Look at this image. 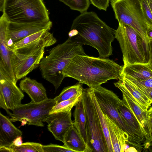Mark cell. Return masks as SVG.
<instances>
[{
    "mask_svg": "<svg viewBox=\"0 0 152 152\" xmlns=\"http://www.w3.org/2000/svg\"><path fill=\"white\" fill-rule=\"evenodd\" d=\"M115 31L96 13L86 12L81 13L73 20L68 35L78 43L96 49L99 57L106 58L112 55L111 43L115 39Z\"/></svg>",
    "mask_w": 152,
    "mask_h": 152,
    "instance_id": "6da1fadb",
    "label": "cell"
},
{
    "mask_svg": "<svg viewBox=\"0 0 152 152\" xmlns=\"http://www.w3.org/2000/svg\"><path fill=\"white\" fill-rule=\"evenodd\" d=\"M123 66L108 58L95 57L86 54L77 55L71 60L63 71L69 77L94 88L111 80H118Z\"/></svg>",
    "mask_w": 152,
    "mask_h": 152,
    "instance_id": "7a4b0ae2",
    "label": "cell"
},
{
    "mask_svg": "<svg viewBox=\"0 0 152 152\" xmlns=\"http://www.w3.org/2000/svg\"><path fill=\"white\" fill-rule=\"evenodd\" d=\"M43 57L39 65L42 77L54 86L56 91L64 78L63 71L72 58L77 55H85L83 45L70 38L51 49Z\"/></svg>",
    "mask_w": 152,
    "mask_h": 152,
    "instance_id": "3957f363",
    "label": "cell"
},
{
    "mask_svg": "<svg viewBox=\"0 0 152 152\" xmlns=\"http://www.w3.org/2000/svg\"><path fill=\"white\" fill-rule=\"evenodd\" d=\"M56 41V38L41 39L18 48L9 50L12 66L17 82L39 66L44 57L45 48L53 45Z\"/></svg>",
    "mask_w": 152,
    "mask_h": 152,
    "instance_id": "277c9868",
    "label": "cell"
},
{
    "mask_svg": "<svg viewBox=\"0 0 152 152\" xmlns=\"http://www.w3.org/2000/svg\"><path fill=\"white\" fill-rule=\"evenodd\" d=\"M122 53L124 66L149 62V48L138 33L132 27L119 23L115 32Z\"/></svg>",
    "mask_w": 152,
    "mask_h": 152,
    "instance_id": "5b68a950",
    "label": "cell"
},
{
    "mask_svg": "<svg viewBox=\"0 0 152 152\" xmlns=\"http://www.w3.org/2000/svg\"><path fill=\"white\" fill-rule=\"evenodd\" d=\"M3 14L9 22L25 23L50 20L42 0H5Z\"/></svg>",
    "mask_w": 152,
    "mask_h": 152,
    "instance_id": "8992f818",
    "label": "cell"
},
{
    "mask_svg": "<svg viewBox=\"0 0 152 152\" xmlns=\"http://www.w3.org/2000/svg\"><path fill=\"white\" fill-rule=\"evenodd\" d=\"M116 19L133 28L147 47L151 39L148 35L149 29L142 7L140 0H110Z\"/></svg>",
    "mask_w": 152,
    "mask_h": 152,
    "instance_id": "52a82bcc",
    "label": "cell"
},
{
    "mask_svg": "<svg viewBox=\"0 0 152 152\" xmlns=\"http://www.w3.org/2000/svg\"><path fill=\"white\" fill-rule=\"evenodd\" d=\"M96 101L103 113L113 121L129 136L128 144L138 151L142 148V140L127 125L119 114L118 105L120 99L112 91L101 86L92 88Z\"/></svg>",
    "mask_w": 152,
    "mask_h": 152,
    "instance_id": "ba28073f",
    "label": "cell"
},
{
    "mask_svg": "<svg viewBox=\"0 0 152 152\" xmlns=\"http://www.w3.org/2000/svg\"><path fill=\"white\" fill-rule=\"evenodd\" d=\"M82 99L86 118L87 152H108L105 137L91 98L90 87L83 89Z\"/></svg>",
    "mask_w": 152,
    "mask_h": 152,
    "instance_id": "9c48e42d",
    "label": "cell"
},
{
    "mask_svg": "<svg viewBox=\"0 0 152 152\" xmlns=\"http://www.w3.org/2000/svg\"><path fill=\"white\" fill-rule=\"evenodd\" d=\"M56 104L55 98H48L39 102L21 104L12 111V113L8 110L6 111L12 122L20 121L22 126L28 124L42 127L45 120Z\"/></svg>",
    "mask_w": 152,
    "mask_h": 152,
    "instance_id": "30bf717a",
    "label": "cell"
},
{
    "mask_svg": "<svg viewBox=\"0 0 152 152\" xmlns=\"http://www.w3.org/2000/svg\"><path fill=\"white\" fill-rule=\"evenodd\" d=\"M2 67H0V107L13 111L21 104L24 95Z\"/></svg>",
    "mask_w": 152,
    "mask_h": 152,
    "instance_id": "8fae6325",
    "label": "cell"
},
{
    "mask_svg": "<svg viewBox=\"0 0 152 152\" xmlns=\"http://www.w3.org/2000/svg\"><path fill=\"white\" fill-rule=\"evenodd\" d=\"M52 23L50 20L35 23H18L8 22L7 30L8 46L34 33L43 30L50 31Z\"/></svg>",
    "mask_w": 152,
    "mask_h": 152,
    "instance_id": "7c38bea8",
    "label": "cell"
},
{
    "mask_svg": "<svg viewBox=\"0 0 152 152\" xmlns=\"http://www.w3.org/2000/svg\"><path fill=\"white\" fill-rule=\"evenodd\" d=\"M114 84L121 91L122 100L138 120L143 129L145 140L150 137L151 133L148 110L142 108L126 88L118 81Z\"/></svg>",
    "mask_w": 152,
    "mask_h": 152,
    "instance_id": "4fadbf2b",
    "label": "cell"
},
{
    "mask_svg": "<svg viewBox=\"0 0 152 152\" xmlns=\"http://www.w3.org/2000/svg\"><path fill=\"white\" fill-rule=\"evenodd\" d=\"M71 110L49 114L44 122L48 124V130L55 139L64 142V135L68 130L73 125L71 119Z\"/></svg>",
    "mask_w": 152,
    "mask_h": 152,
    "instance_id": "5bb4252c",
    "label": "cell"
},
{
    "mask_svg": "<svg viewBox=\"0 0 152 152\" xmlns=\"http://www.w3.org/2000/svg\"><path fill=\"white\" fill-rule=\"evenodd\" d=\"M9 21L3 14L0 18V66L16 82L12 70L10 51L8 47L7 30Z\"/></svg>",
    "mask_w": 152,
    "mask_h": 152,
    "instance_id": "9a60e30c",
    "label": "cell"
},
{
    "mask_svg": "<svg viewBox=\"0 0 152 152\" xmlns=\"http://www.w3.org/2000/svg\"><path fill=\"white\" fill-rule=\"evenodd\" d=\"M104 114L107 121L113 152H126L129 147L128 135L113 121Z\"/></svg>",
    "mask_w": 152,
    "mask_h": 152,
    "instance_id": "2e32d148",
    "label": "cell"
},
{
    "mask_svg": "<svg viewBox=\"0 0 152 152\" xmlns=\"http://www.w3.org/2000/svg\"><path fill=\"white\" fill-rule=\"evenodd\" d=\"M19 86L21 90L30 97L31 102H39L48 98L42 84L35 80L25 77L20 80Z\"/></svg>",
    "mask_w": 152,
    "mask_h": 152,
    "instance_id": "e0dca14e",
    "label": "cell"
},
{
    "mask_svg": "<svg viewBox=\"0 0 152 152\" xmlns=\"http://www.w3.org/2000/svg\"><path fill=\"white\" fill-rule=\"evenodd\" d=\"M22 132L16 127L10 119L0 113V146L10 145Z\"/></svg>",
    "mask_w": 152,
    "mask_h": 152,
    "instance_id": "ac0fdd59",
    "label": "cell"
},
{
    "mask_svg": "<svg viewBox=\"0 0 152 152\" xmlns=\"http://www.w3.org/2000/svg\"><path fill=\"white\" fill-rule=\"evenodd\" d=\"M118 110L122 119L128 127L143 141L145 139L141 125L122 100L120 99L118 102Z\"/></svg>",
    "mask_w": 152,
    "mask_h": 152,
    "instance_id": "d6986e66",
    "label": "cell"
},
{
    "mask_svg": "<svg viewBox=\"0 0 152 152\" xmlns=\"http://www.w3.org/2000/svg\"><path fill=\"white\" fill-rule=\"evenodd\" d=\"M64 145L73 152H87V146L74 125L66 132Z\"/></svg>",
    "mask_w": 152,
    "mask_h": 152,
    "instance_id": "ffe728a7",
    "label": "cell"
},
{
    "mask_svg": "<svg viewBox=\"0 0 152 152\" xmlns=\"http://www.w3.org/2000/svg\"><path fill=\"white\" fill-rule=\"evenodd\" d=\"M122 74L138 80L152 79V65L149 62L129 64L123 66Z\"/></svg>",
    "mask_w": 152,
    "mask_h": 152,
    "instance_id": "44dd1931",
    "label": "cell"
},
{
    "mask_svg": "<svg viewBox=\"0 0 152 152\" xmlns=\"http://www.w3.org/2000/svg\"><path fill=\"white\" fill-rule=\"evenodd\" d=\"M73 115L74 118L73 125L87 146V136L86 118L82 98L75 106Z\"/></svg>",
    "mask_w": 152,
    "mask_h": 152,
    "instance_id": "7402d4cb",
    "label": "cell"
},
{
    "mask_svg": "<svg viewBox=\"0 0 152 152\" xmlns=\"http://www.w3.org/2000/svg\"><path fill=\"white\" fill-rule=\"evenodd\" d=\"M122 85L144 110H147L151 104L149 99L121 75L118 81Z\"/></svg>",
    "mask_w": 152,
    "mask_h": 152,
    "instance_id": "603a6c76",
    "label": "cell"
},
{
    "mask_svg": "<svg viewBox=\"0 0 152 152\" xmlns=\"http://www.w3.org/2000/svg\"><path fill=\"white\" fill-rule=\"evenodd\" d=\"M48 30H43L31 34L8 47L9 50L18 48L27 44L41 39H52L56 38Z\"/></svg>",
    "mask_w": 152,
    "mask_h": 152,
    "instance_id": "cb8c5ba5",
    "label": "cell"
},
{
    "mask_svg": "<svg viewBox=\"0 0 152 152\" xmlns=\"http://www.w3.org/2000/svg\"><path fill=\"white\" fill-rule=\"evenodd\" d=\"M90 88L91 98L98 115L105 137L108 152H113L106 120L104 114L96 101L93 88Z\"/></svg>",
    "mask_w": 152,
    "mask_h": 152,
    "instance_id": "d4e9b609",
    "label": "cell"
},
{
    "mask_svg": "<svg viewBox=\"0 0 152 152\" xmlns=\"http://www.w3.org/2000/svg\"><path fill=\"white\" fill-rule=\"evenodd\" d=\"M83 84L79 82L74 85L64 87L60 94L55 98L56 104L78 96L83 93Z\"/></svg>",
    "mask_w": 152,
    "mask_h": 152,
    "instance_id": "484cf974",
    "label": "cell"
},
{
    "mask_svg": "<svg viewBox=\"0 0 152 152\" xmlns=\"http://www.w3.org/2000/svg\"><path fill=\"white\" fill-rule=\"evenodd\" d=\"M83 93L78 96L70 99L56 104L49 113V114L53 113L71 110L82 98Z\"/></svg>",
    "mask_w": 152,
    "mask_h": 152,
    "instance_id": "4316f807",
    "label": "cell"
},
{
    "mask_svg": "<svg viewBox=\"0 0 152 152\" xmlns=\"http://www.w3.org/2000/svg\"><path fill=\"white\" fill-rule=\"evenodd\" d=\"M121 76L145 96L148 91L152 90V79L138 80L123 74Z\"/></svg>",
    "mask_w": 152,
    "mask_h": 152,
    "instance_id": "83f0119b",
    "label": "cell"
},
{
    "mask_svg": "<svg viewBox=\"0 0 152 152\" xmlns=\"http://www.w3.org/2000/svg\"><path fill=\"white\" fill-rule=\"evenodd\" d=\"M8 147L11 152H44L42 145L38 143L27 142L19 146Z\"/></svg>",
    "mask_w": 152,
    "mask_h": 152,
    "instance_id": "f1b7e54d",
    "label": "cell"
},
{
    "mask_svg": "<svg viewBox=\"0 0 152 152\" xmlns=\"http://www.w3.org/2000/svg\"><path fill=\"white\" fill-rule=\"evenodd\" d=\"M69 6L71 9L81 13L87 12L90 5L89 0H59Z\"/></svg>",
    "mask_w": 152,
    "mask_h": 152,
    "instance_id": "f546056e",
    "label": "cell"
},
{
    "mask_svg": "<svg viewBox=\"0 0 152 152\" xmlns=\"http://www.w3.org/2000/svg\"><path fill=\"white\" fill-rule=\"evenodd\" d=\"M142 11L149 31L152 30V13L147 0H140Z\"/></svg>",
    "mask_w": 152,
    "mask_h": 152,
    "instance_id": "4dcf8cb0",
    "label": "cell"
},
{
    "mask_svg": "<svg viewBox=\"0 0 152 152\" xmlns=\"http://www.w3.org/2000/svg\"><path fill=\"white\" fill-rule=\"evenodd\" d=\"M42 148L44 152H73L64 145L61 146L52 144L46 145H42Z\"/></svg>",
    "mask_w": 152,
    "mask_h": 152,
    "instance_id": "1f68e13d",
    "label": "cell"
},
{
    "mask_svg": "<svg viewBox=\"0 0 152 152\" xmlns=\"http://www.w3.org/2000/svg\"><path fill=\"white\" fill-rule=\"evenodd\" d=\"M91 3L100 10L106 11L110 0H89Z\"/></svg>",
    "mask_w": 152,
    "mask_h": 152,
    "instance_id": "d6a6232c",
    "label": "cell"
},
{
    "mask_svg": "<svg viewBox=\"0 0 152 152\" xmlns=\"http://www.w3.org/2000/svg\"><path fill=\"white\" fill-rule=\"evenodd\" d=\"M143 152H152V137L146 139L142 144Z\"/></svg>",
    "mask_w": 152,
    "mask_h": 152,
    "instance_id": "836d02e7",
    "label": "cell"
},
{
    "mask_svg": "<svg viewBox=\"0 0 152 152\" xmlns=\"http://www.w3.org/2000/svg\"><path fill=\"white\" fill-rule=\"evenodd\" d=\"M22 143L21 136H19L16 138L13 141L12 143L10 145L8 146L10 147L19 146L21 145Z\"/></svg>",
    "mask_w": 152,
    "mask_h": 152,
    "instance_id": "e575fe53",
    "label": "cell"
},
{
    "mask_svg": "<svg viewBox=\"0 0 152 152\" xmlns=\"http://www.w3.org/2000/svg\"><path fill=\"white\" fill-rule=\"evenodd\" d=\"M146 96L149 99L152 104V90L148 91L146 94Z\"/></svg>",
    "mask_w": 152,
    "mask_h": 152,
    "instance_id": "d590c367",
    "label": "cell"
},
{
    "mask_svg": "<svg viewBox=\"0 0 152 152\" xmlns=\"http://www.w3.org/2000/svg\"><path fill=\"white\" fill-rule=\"evenodd\" d=\"M149 121L151 133V137H152V117H149Z\"/></svg>",
    "mask_w": 152,
    "mask_h": 152,
    "instance_id": "8d00e7d4",
    "label": "cell"
},
{
    "mask_svg": "<svg viewBox=\"0 0 152 152\" xmlns=\"http://www.w3.org/2000/svg\"><path fill=\"white\" fill-rule=\"evenodd\" d=\"M5 0H0V10L3 12Z\"/></svg>",
    "mask_w": 152,
    "mask_h": 152,
    "instance_id": "74e56055",
    "label": "cell"
},
{
    "mask_svg": "<svg viewBox=\"0 0 152 152\" xmlns=\"http://www.w3.org/2000/svg\"><path fill=\"white\" fill-rule=\"evenodd\" d=\"M147 113L149 117H152V107L148 110Z\"/></svg>",
    "mask_w": 152,
    "mask_h": 152,
    "instance_id": "f35d334b",
    "label": "cell"
},
{
    "mask_svg": "<svg viewBox=\"0 0 152 152\" xmlns=\"http://www.w3.org/2000/svg\"><path fill=\"white\" fill-rule=\"evenodd\" d=\"M152 13V0H147Z\"/></svg>",
    "mask_w": 152,
    "mask_h": 152,
    "instance_id": "ab89813d",
    "label": "cell"
},
{
    "mask_svg": "<svg viewBox=\"0 0 152 152\" xmlns=\"http://www.w3.org/2000/svg\"><path fill=\"white\" fill-rule=\"evenodd\" d=\"M148 35L149 38L152 40V30L149 31L148 32Z\"/></svg>",
    "mask_w": 152,
    "mask_h": 152,
    "instance_id": "60d3db41",
    "label": "cell"
}]
</instances>
